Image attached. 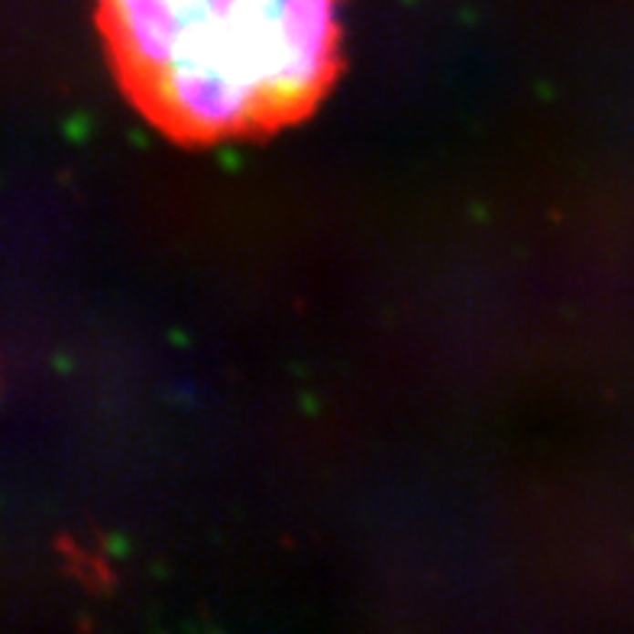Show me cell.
I'll use <instances>...</instances> for the list:
<instances>
[{"mask_svg": "<svg viewBox=\"0 0 634 634\" xmlns=\"http://www.w3.org/2000/svg\"><path fill=\"white\" fill-rule=\"evenodd\" d=\"M110 62L171 140L217 143L295 123L337 75V0H94Z\"/></svg>", "mask_w": 634, "mask_h": 634, "instance_id": "obj_1", "label": "cell"}]
</instances>
